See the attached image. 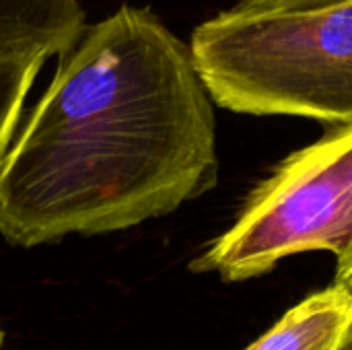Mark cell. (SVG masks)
<instances>
[{"instance_id": "3", "label": "cell", "mask_w": 352, "mask_h": 350, "mask_svg": "<svg viewBox=\"0 0 352 350\" xmlns=\"http://www.w3.org/2000/svg\"><path fill=\"white\" fill-rule=\"evenodd\" d=\"M303 252L352 256V122L276 165L190 268L237 283Z\"/></svg>"}, {"instance_id": "9", "label": "cell", "mask_w": 352, "mask_h": 350, "mask_svg": "<svg viewBox=\"0 0 352 350\" xmlns=\"http://www.w3.org/2000/svg\"><path fill=\"white\" fill-rule=\"evenodd\" d=\"M338 350H352V322L351 326H349V330H346V334H344V338H342V342H340V349Z\"/></svg>"}, {"instance_id": "4", "label": "cell", "mask_w": 352, "mask_h": 350, "mask_svg": "<svg viewBox=\"0 0 352 350\" xmlns=\"http://www.w3.org/2000/svg\"><path fill=\"white\" fill-rule=\"evenodd\" d=\"M87 29L80 0H0V56L68 54Z\"/></svg>"}, {"instance_id": "5", "label": "cell", "mask_w": 352, "mask_h": 350, "mask_svg": "<svg viewBox=\"0 0 352 350\" xmlns=\"http://www.w3.org/2000/svg\"><path fill=\"white\" fill-rule=\"evenodd\" d=\"M352 322V291L334 283L289 309L245 350H338Z\"/></svg>"}, {"instance_id": "7", "label": "cell", "mask_w": 352, "mask_h": 350, "mask_svg": "<svg viewBox=\"0 0 352 350\" xmlns=\"http://www.w3.org/2000/svg\"><path fill=\"white\" fill-rule=\"evenodd\" d=\"M346 2L352 0H239L235 6L252 12H305Z\"/></svg>"}, {"instance_id": "2", "label": "cell", "mask_w": 352, "mask_h": 350, "mask_svg": "<svg viewBox=\"0 0 352 350\" xmlns=\"http://www.w3.org/2000/svg\"><path fill=\"white\" fill-rule=\"evenodd\" d=\"M188 45L225 109L352 122V2L305 12L233 6L200 23Z\"/></svg>"}, {"instance_id": "6", "label": "cell", "mask_w": 352, "mask_h": 350, "mask_svg": "<svg viewBox=\"0 0 352 350\" xmlns=\"http://www.w3.org/2000/svg\"><path fill=\"white\" fill-rule=\"evenodd\" d=\"M45 60L39 54L0 56V163L19 130L25 101Z\"/></svg>"}, {"instance_id": "1", "label": "cell", "mask_w": 352, "mask_h": 350, "mask_svg": "<svg viewBox=\"0 0 352 350\" xmlns=\"http://www.w3.org/2000/svg\"><path fill=\"white\" fill-rule=\"evenodd\" d=\"M212 99L151 8L87 25L0 163V235L33 248L165 217L217 184Z\"/></svg>"}, {"instance_id": "8", "label": "cell", "mask_w": 352, "mask_h": 350, "mask_svg": "<svg viewBox=\"0 0 352 350\" xmlns=\"http://www.w3.org/2000/svg\"><path fill=\"white\" fill-rule=\"evenodd\" d=\"M334 283H340L344 287H349L352 291V256H349L344 262H338V268H336V281Z\"/></svg>"}, {"instance_id": "10", "label": "cell", "mask_w": 352, "mask_h": 350, "mask_svg": "<svg viewBox=\"0 0 352 350\" xmlns=\"http://www.w3.org/2000/svg\"><path fill=\"white\" fill-rule=\"evenodd\" d=\"M0 350H2V332H0Z\"/></svg>"}]
</instances>
